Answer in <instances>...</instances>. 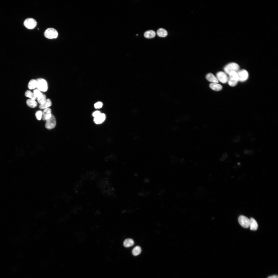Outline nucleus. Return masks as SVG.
<instances>
[{
	"label": "nucleus",
	"mask_w": 278,
	"mask_h": 278,
	"mask_svg": "<svg viewBox=\"0 0 278 278\" xmlns=\"http://www.w3.org/2000/svg\"><path fill=\"white\" fill-rule=\"evenodd\" d=\"M228 83L230 86H234L237 84L238 81V76L237 72L232 71L228 74Z\"/></svg>",
	"instance_id": "obj_1"
},
{
	"label": "nucleus",
	"mask_w": 278,
	"mask_h": 278,
	"mask_svg": "<svg viewBox=\"0 0 278 278\" xmlns=\"http://www.w3.org/2000/svg\"><path fill=\"white\" fill-rule=\"evenodd\" d=\"M240 68L239 65L237 63L231 62L227 64L224 67V72L226 74H229L231 72L235 71L238 72Z\"/></svg>",
	"instance_id": "obj_2"
},
{
	"label": "nucleus",
	"mask_w": 278,
	"mask_h": 278,
	"mask_svg": "<svg viewBox=\"0 0 278 278\" xmlns=\"http://www.w3.org/2000/svg\"><path fill=\"white\" fill-rule=\"evenodd\" d=\"M45 37L49 39L57 38L58 36V33L56 30L53 28H47L44 33Z\"/></svg>",
	"instance_id": "obj_3"
},
{
	"label": "nucleus",
	"mask_w": 278,
	"mask_h": 278,
	"mask_svg": "<svg viewBox=\"0 0 278 278\" xmlns=\"http://www.w3.org/2000/svg\"><path fill=\"white\" fill-rule=\"evenodd\" d=\"M37 87L38 90L43 92L46 91L48 89L47 82L45 80L40 79H37Z\"/></svg>",
	"instance_id": "obj_4"
},
{
	"label": "nucleus",
	"mask_w": 278,
	"mask_h": 278,
	"mask_svg": "<svg viewBox=\"0 0 278 278\" xmlns=\"http://www.w3.org/2000/svg\"><path fill=\"white\" fill-rule=\"evenodd\" d=\"M37 22L36 20L32 18L26 19L24 22V26L29 29H32L36 26Z\"/></svg>",
	"instance_id": "obj_5"
},
{
	"label": "nucleus",
	"mask_w": 278,
	"mask_h": 278,
	"mask_svg": "<svg viewBox=\"0 0 278 278\" xmlns=\"http://www.w3.org/2000/svg\"><path fill=\"white\" fill-rule=\"evenodd\" d=\"M238 78V81L243 82L246 81L249 76L247 70L242 69L237 72Z\"/></svg>",
	"instance_id": "obj_6"
},
{
	"label": "nucleus",
	"mask_w": 278,
	"mask_h": 278,
	"mask_svg": "<svg viewBox=\"0 0 278 278\" xmlns=\"http://www.w3.org/2000/svg\"><path fill=\"white\" fill-rule=\"evenodd\" d=\"M56 121L54 116L52 115L50 118L46 120L45 127L48 129L54 128L56 126Z\"/></svg>",
	"instance_id": "obj_7"
},
{
	"label": "nucleus",
	"mask_w": 278,
	"mask_h": 278,
	"mask_svg": "<svg viewBox=\"0 0 278 278\" xmlns=\"http://www.w3.org/2000/svg\"><path fill=\"white\" fill-rule=\"evenodd\" d=\"M238 222L240 224L245 228L249 227L250 220L244 215H241L239 218Z\"/></svg>",
	"instance_id": "obj_8"
},
{
	"label": "nucleus",
	"mask_w": 278,
	"mask_h": 278,
	"mask_svg": "<svg viewBox=\"0 0 278 278\" xmlns=\"http://www.w3.org/2000/svg\"><path fill=\"white\" fill-rule=\"evenodd\" d=\"M218 81L222 83H226L228 81V77L227 74L223 72L220 71L216 74V77Z\"/></svg>",
	"instance_id": "obj_9"
},
{
	"label": "nucleus",
	"mask_w": 278,
	"mask_h": 278,
	"mask_svg": "<svg viewBox=\"0 0 278 278\" xmlns=\"http://www.w3.org/2000/svg\"><path fill=\"white\" fill-rule=\"evenodd\" d=\"M51 109L49 108L45 109L42 112V119L44 120H46L50 118L52 114Z\"/></svg>",
	"instance_id": "obj_10"
},
{
	"label": "nucleus",
	"mask_w": 278,
	"mask_h": 278,
	"mask_svg": "<svg viewBox=\"0 0 278 278\" xmlns=\"http://www.w3.org/2000/svg\"><path fill=\"white\" fill-rule=\"evenodd\" d=\"M106 118L105 114L103 113H101L97 117L94 118L93 121L96 124H99L102 123L105 120Z\"/></svg>",
	"instance_id": "obj_11"
},
{
	"label": "nucleus",
	"mask_w": 278,
	"mask_h": 278,
	"mask_svg": "<svg viewBox=\"0 0 278 278\" xmlns=\"http://www.w3.org/2000/svg\"><path fill=\"white\" fill-rule=\"evenodd\" d=\"M206 77L208 81L212 83H218L219 82L216 77L211 73L207 74L206 75Z\"/></svg>",
	"instance_id": "obj_12"
},
{
	"label": "nucleus",
	"mask_w": 278,
	"mask_h": 278,
	"mask_svg": "<svg viewBox=\"0 0 278 278\" xmlns=\"http://www.w3.org/2000/svg\"><path fill=\"white\" fill-rule=\"evenodd\" d=\"M249 227L251 230H256L258 227L257 223L256 221L253 218H251L250 219Z\"/></svg>",
	"instance_id": "obj_13"
},
{
	"label": "nucleus",
	"mask_w": 278,
	"mask_h": 278,
	"mask_svg": "<svg viewBox=\"0 0 278 278\" xmlns=\"http://www.w3.org/2000/svg\"><path fill=\"white\" fill-rule=\"evenodd\" d=\"M210 88L213 90L218 91L221 90L222 88V86L218 83H212L209 85Z\"/></svg>",
	"instance_id": "obj_14"
},
{
	"label": "nucleus",
	"mask_w": 278,
	"mask_h": 278,
	"mask_svg": "<svg viewBox=\"0 0 278 278\" xmlns=\"http://www.w3.org/2000/svg\"><path fill=\"white\" fill-rule=\"evenodd\" d=\"M156 33L154 31L152 30H150L146 31L144 33V36L147 38H152L155 37Z\"/></svg>",
	"instance_id": "obj_15"
},
{
	"label": "nucleus",
	"mask_w": 278,
	"mask_h": 278,
	"mask_svg": "<svg viewBox=\"0 0 278 278\" xmlns=\"http://www.w3.org/2000/svg\"><path fill=\"white\" fill-rule=\"evenodd\" d=\"M157 34L159 37H166L168 34L167 31L163 28H160L157 31Z\"/></svg>",
	"instance_id": "obj_16"
},
{
	"label": "nucleus",
	"mask_w": 278,
	"mask_h": 278,
	"mask_svg": "<svg viewBox=\"0 0 278 278\" xmlns=\"http://www.w3.org/2000/svg\"><path fill=\"white\" fill-rule=\"evenodd\" d=\"M134 244V241L131 239L128 238L126 239L123 242V245L126 247H128L133 246Z\"/></svg>",
	"instance_id": "obj_17"
},
{
	"label": "nucleus",
	"mask_w": 278,
	"mask_h": 278,
	"mask_svg": "<svg viewBox=\"0 0 278 278\" xmlns=\"http://www.w3.org/2000/svg\"><path fill=\"white\" fill-rule=\"evenodd\" d=\"M52 103L50 100L49 99H47L45 102L43 104L39 106V108L41 109H45L50 106Z\"/></svg>",
	"instance_id": "obj_18"
},
{
	"label": "nucleus",
	"mask_w": 278,
	"mask_h": 278,
	"mask_svg": "<svg viewBox=\"0 0 278 278\" xmlns=\"http://www.w3.org/2000/svg\"><path fill=\"white\" fill-rule=\"evenodd\" d=\"M37 80L34 79L31 80L28 84V87L30 89H32L37 87Z\"/></svg>",
	"instance_id": "obj_19"
},
{
	"label": "nucleus",
	"mask_w": 278,
	"mask_h": 278,
	"mask_svg": "<svg viewBox=\"0 0 278 278\" xmlns=\"http://www.w3.org/2000/svg\"><path fill=\"white\" fill-rule=\"evenodd\" d=\"M26 103L29 107L32 108L36 107L37 105V102L35 100L31 99L27 100L26 101Z\"/></svg>",
	"instance_id": "obj_20"
},
{
	"label": "nucleus",
	"mask_w": 278,
	"mask_h": 278,
	"mask_svg": "<svg viewBox=\"0 0 278 278\" xmlns=\"http://www.w3.org/2000/svg\"><path fill=\"white\" fill-rule=\"evenodd\" d=\"M141 249L139 246H135L132 250V253L134 256H136L140 254L141 252Z\"/></svg>",
	"instance_id": "obj_21"
},
{
	"label": "nucleus",
	"mask_w": 278,
	"mask_h": 278,
	"mask_svg": "<svg viewBox=\"0 0 278 278\" xmlns=\"http://www.w3.org/2000/svg\"><path fill=\"white\" fill-rule=\"evenodd\" d=\"M25 95L26 97L29 98L30 99L32 100H35L37 99L34 94L29 90H27L25 92Z\"/></svg>",
	"instance_id": "obj_22"
},
{
	"label": "nucleus",
	"mask_w": 278,
	"mask_h": 278,
	"mask_svg": "<svg viewBox=\"0 0 278 278\" xmlns=\"http://www.w3.org/2000/svg\"><path fill=\"white\" fill-rule=\"evenodd\" d=\"M37 99L38 103L40 105L44 104L47 99L46 95L43 93H42V95L40 97Z\"/></svg>",
	"instance_id": "obj_23"
},
{
	"label": "nucleus",
	"mask_w": 278,
	"mask_h": 278,
	"mask_svg": "<svg viewBox=\"0 0 278 278\" xmlns=\"http://www.w3.org/2000/svg\"><path fill=\"white\" fill-rule=\"evenodd\" d=\"M242 140L241 136L238 135L235 136L232 139L233 142L235 144H238Z\"/></svg>",
	"instance_id": "obj_24"
},
{
	"label": "nucleus",
	"mask_w": 278,
	"mask_h": 278,
	"mask_svg": "<svg viewBox=\"0 0 278 278\" xmlns=\"http://www.w3.org/2000/svg\"><path fill=\"white\" fill-rule=\"evenodd\" d=\"M204 193L205 191L204 189L202 188H200L197 190L196 193V195L198 197H201L204 195Z\"/></svg>",
	"instance_id": "obj_25"
},
{
	"label": "nucleus",
	"mask_w": 278,
	"mask_h": 278,
	"mask_svg": "<svg viewBox=\"0 0 278 278\" xmlns=\"http://www.w3.org/2000/svg\"><path fill=\"white\" fill-rule=\"evenodd\" d=\"M243 152L245 154L250 155H252L254 153L253 150L249 148L245 149L244 150Z\"/></svg>",
	"instance_id": "obj_26"
},
{
	"label": "nucleus",
	"mask_w": 278,
	"mask_h": 278,
	"mask_svg": "<svg viewBox=\"0 0 278 278\" xmlns=\"http://www.w3.org/2000/svg\"><path fill=\"white\" fill-rule=\"evenodd\" d=\"M35 116L37 119L38 120H40L42 118V112L41 110L37 111L35 114Z\"/></svg>",
	"instance_id": "obj_27"
},
{
	"label": "nucleus",
	"mask_w": 278,
	"mask_h": 278,
	"mask_svg": "<svg viewBox=\"0 0 278 278\" xmlns=\"http://www.w3.org/2000/svg\"><path fill=\"white\" fill-rule=\"evenodd\" d=\"M33 92L37 98L40 97L42 94V93H41L38 89L34 90Z\"/></svg>",
	"instance_id": "obj_28"
},
{
	"label": "nucleus",
	"mask_w": 278,
	"mask_h": 278,
	"mask_svg": "<svg viewBox=\"0 0 278 278\" xmlns=\"http://www.w3.org/2000/svg\"><path fill=\"white\" fill-rule=\"evenodd\" d=\"M103 104L101 102H98L95 103L94 105V107L96 109H99L101 108Z\"/></svg>",
	"instance_id": "obj_29"
},
{
	"label": "nucleus",
	"mask_w": 278,
	"mask_h": 278,
	"mask_svg": "<svg viewBox=\"0 0 278 278\" xmlns=\"http://www.w3.org/2000/svg\"><path fill=\"white\" fill-rule=\"evenodd\" d=\"M228 157V155L227 152L224 153L222 155L220 158V160L221 161H224Z\"/></svg>",
	"instance_id": "obj_30"
},
{
	"label": "nucleus",
	"mask_w": 278,
	"mask_h": 278,
	"mask_svg": "<svg viewBox=\"0 0 278 278\" xmlns=\"http://www.w3.org/2000/svg\"><path fill=\"white\" fill-rule=\"evenodd\" d=\"M101 113L100 111H96L93 113L92 116L94 118H95L98 116Z\"/></svg>",
	"instance_id": "obj_31"
},
{
	"label": "nucleus",
	"mask_w": 278,
	"mask_h": 278,
	"mask_svg": "<svg viewBox=\"0 0 278 278\" xmlns=\"http://www.w3.org/2000/svg\"><path fill=\"white\" fill-rule=\"evenodd\" d=\"M267 278H278V277L277 275H273L268 276Z\"/></svg>",
	"instance_id": "obj_32"
},
{
	"label": "nucleus",
	"mask_w": 278,
	"mask_h": 278,
	"mask_svg": "<svg viewBox=\"0 0 278 278\" xmlns=\"http://www.w3.org/2000/svg\"><path fill=\"white\" fill-rule=\"evenodd\" d=\"M249 131H250V130H249ZM261 135H263V134H261Z\"/></svg>",
	"instance_id": "obj_33"
}]
</instances>
